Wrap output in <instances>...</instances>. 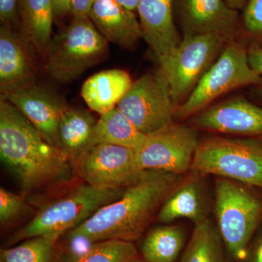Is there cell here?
Returning a JSON list of instances; mask_svg holds the SVG:
<instances>
[{
    "label": "cell",
    "instance_id": "1",
    "mask_svg": "<svg viewBox=\"0 0 262 262\" xmlns=\"http://www.w3.org/2000/svg\"><path fill=\"white\" fill-rule=\"evenodd\" d=\"M0 157L26 191L67 182L73 163L58 146L48 143L9 101H0Z\"/></svg>",
    "mask_w": 262,
    "mask_h": 262
},
{
    "label": "cell",
    "instance_id": "2",
    "mask_svg": "<svg viewBox=\"0 0 262 262\" xmlns=\"http://www.w3.org/2000/svg\"><path fill=\"white\" fill-rule=\"evenodd\" d=\"M182 182V176L146 170L119 199L70 231L69 237L90 244L108 239L133 242L141 237L155 213Z\"/></svg>",
    "mask_w": 262,
    "mask_h": 262
},
{
    "label": "cell",
    "instance_id": "3",
    "mask_svg": "<svg viewBox=\"0 0 262 262\" xmlns=\"http://www.w3.org/2000/svg\"><path fill=\"white\" fill-rule=\"evenodd\" d=\"M217 226L229 257L244 261L262 219V200L242 184L220 178L215 182Z\"/></svg>",
    "mask_w": 262,
    "mask_h": 262
},
{
    "label": "cell",
    "instance_id": "4",
    "mask_svg": "<svg viewBox=\"0 0 262 262\" xmlns=\"http://www.w3.org/2000/svg\"><path fill=\"white\" fill-rule=\"evenodd\" d=\"M191 169L262 189V139L211 138L200 141Z\"/></svg>",
    "mask_w": 262,
    "mask_h": 262
},
{
    "label": "cell",
    "instance_id": "5",
    "mask_svg": "<svg viewBox=\"0 0 262 262\" xmlns=\"http://www.w3.org/2000/svg\"><path fill=\"white\" fill-rule=\"evenodd\" d=\"M108 42L89 16L73 17L51 38L46 52V70L61 83L75 80L107 53Z\"/></svg>",
    "mask_w": 262,
    "mask_h": 262
},
{
    "label": "cell",
    "instance_id": "6",
    "mask_svg": "<svg viewBox=\"0 0 262 262\" xmlns=\"http://www.w3.org/2000/svg\"><path fill=\"white\" fill-rule=\"evenodd\" d=\"M125 189H97L82 184L43 206L27 225L10 238L13 245L51 234H63L78 227L103 206L117 201Z\"/></svg>",
    "mask_w": 262,
    "mask_h": 262
},
{
    "label": "cell",
    "instance_id": "7",
    "mask_svg": "<svg viewBox=\"0 0 262 262\" xmlns=\"http://www.w3.org/2000/svg\"><path fill=\"white\" fill-rule=\"evenodd\" d=\"M261 84L262 76L253 71L248 63V50L234 41L227 42L191 94L177 106L176 116L187 118L232 90Z\"/></svg>",
    "mask_w": 262,
    "mask_h": 262
},
{
    "label": "cell",
    "instance_id": "8",
    "mask_svg": "<svg viewBox=\"0 0 262 262\" xmlns=\"http://www.w3.org/2000/svg\"><path fill=\"white\" fill-rule=\"evenodd\" d=\"M227 43L214 34L184 35L171 53L158 60L177 106L191 94Z\"/></svg>",
    "mask_w": 262,
    "mask_h": 262
},
{
    "label": "cell",
    "instance_id": "9",
    "mask_svg": "<svg viewBox=\"0 0 262 262\" xmlns=\"http://www.w3.org/2000/svg\"><path fill=\"white\" fill-rule=\"evenodd\" d=\"M116 107L146 135L173 123L177 106L166 79L159 70L133 82Z\"/></svg>",
    "mask_w": 262,
    "mask_h": 262
},
{
    "label": "cell",
    "instance_id": "10",
    "mask_svg": "<svg viewBox=\"0 0 262 262\" xmlns=\"http://www.w3.org/2000/svg\"><path fill=\"white\" fill-rule=\"evenodd\" d=\"M75 165L86 184L101 189H127L146 172L138 163L135 150L104 143L92 146Z\"/></svg>",
    "mask_w": 262,
    "mask_h": 262
},
{
    "label": "cell",
    "instance_id": "11",
    "mask_svg": "<svg viewBox=\"0 0 262 262\" xmlns=\"http://www.w3.org/2000/svg\"><path fill=\"white\" fill-rule=\"evenodd\" d=\"M199 143L194 129L173 122L148 135L136 151V159L142 170L182 176L191 169Z\"/></svg>",
    "mask_w": 262,
    "mask_h": 262
},
{
    "label": "cell",
    "instance_id": "12",
    "mask_svg": "<svg viewBox=\"0 0 262 262\" xmlns=\"http://www.w3.org/2000/svg\"><path fill=\"white\" fill-rule=\"evenodd\" d=\"M15 106L48 143L59 147L58 126L69 108L63 99L48 88L36 82L1 96Z\"/></svg>",
    "mask_w": 262,
    "mask_h": 262
},
{
    "label": "cell",
    "instance_id": "13",
    "mask_svg": "<svg viewBox=\"0 0 262 262\" xmlns=\"http://www.w3.org/2000/svg\"><path fill=\"white\" fill-rule=\"evenodd\" d=\"M184 35L214 34L227 42L234 41L239 27L238 11L225 0H174Z\"/></svg>",
    "mask_w": 262,
    "mask_h": 262
},
{
    "label": "cell",
    "instance_id": "14",
    "mask_svg": "<svg viewBox=\"0 0 262 262\" xmlns=\"http://www.w3.org/2000/svg\"><path fill=\"white\" fill-rule=\"evenodd\" d=\"M196 127L262 139V107L243 97L226 100L192 119Z\"/></svg>",
    "mask_w": 262,
    "mask_h": 262
},
{
    "label": "cell",
    "instance_id": "15",
    "mask_svg": "<svg viewBox=\"0 0 262 262\" xmlns=\"http://www.w3.org/2000/svg\"><path fill=\"white\" fill-rule=\"evenodd\" d=\"M29 45L11 28L0 29V91L1 96L36 82V70Z\"/></svg>",
    "mask_w": 262,
    "mask_h": 262
},
{
    "label": "cell",
    "instance_id": "16",
    "mask_svg": "<svg viewBox=\"0 0 262 262\" xmlns=\"http://www.w3.org/2000/svg\"><path fill=\"white\" fill-rule=\"evenodd\" d=\"M174 0H139L137 7L143 38L157 59L167 56L181 42L174 23Z\"/></svg>",
    "mask_w": 262,
    "mask_h": 262
},
{
    "label": "cell",
    "instance_id": "17",
    "mask_svg": "<svg viewBox=\"0 0 262 262\" xmlns=\"http://www.w3.org/2000/svg\"><path fill=\"white\" fill-rule=\"evenodd\" d=\"M89 17L107 42L131 49L143 38L134 11L115 0H96Z\"/></svg>",
    "mask_w": 262,
    "mask_h": 262
},
{
    "label": "cell",
    "instance_id": "18",
    "mask_svg": "<svg viewBox=\"0 0 262 262\" xmlns=\"http://www.w3.org/2000/svg\"><path fill=\"white\" fill-rule=\"evenodd\" d=\"M132 84L125 71H103L84 82L81 94L90 108L102 115L116 107Z\"/></svg>",
    "mask_w": 262,
    "mask_h": 262
},
{
    "label": "cell",
    "instance_id": "19",
    "mask_svg": "<svg viewBox=\"0 0 262 262\" xmlns=\"http://www.w3.org/2000/svg\"><path fill=\"white\" fill-rule=\"evenodd\" d=\"M96 123L91 113L80 108L69 107L62 115L58 133L59 147L74 165L95 145Z\"/></svg>",
    "mask_w": 262,
    "mask_h": 262
},
{
    "label": "cell",
    "instance_id": "20",
    "mask_svg": "<svg viewBox=\"0 0 262 262\" xmlns=\"http://www.w3.org/2000/svg\"><path fill=\"white\" fill-rule=\"evenodd\" d=\"M21 35L29 46L46 54L51 40L53 0H19Z\"/></svg>",
    "mask_w": 262,
    "mask_h": 262
},
{
    "label": "cell",
    "instance_id": "21",
    "mask_svg": "<svg viewBox=\"0 0 262 262\" xmlns=\"http://www.w3.org/2000/svg\"><path fill=\"white\" fill-rule=\"evenodd\" d=\"M182 218L189 219L194 224L207 219L204 199L196 180L182 181L158 212V220L161 223Z\"/></svg>",
    "mask_w": 262,
    "mask_h": 262
},
{
    "label": "cell",
    "instance_id": "22",
    "mask_svg": "<svg viewBox=\"0 0 262 262\" xmlns=\"http://www.w3.org/2000/svg\"><path fill=\"white\" fill-rule=\"evenodd\" d=\"M117 107L101 115L94 127L95 145L99 143L124 146L137 151L147 139Z\"/></svg>",
    "mask_w": 262,
    "mask_h": 262
},
{
    "label": "cell",
    "instance_id": "23",
    "mask_svg": "<svg viewBox=\"0 0 262 262\" xmlns=\"http://www.w3.org/2000/svg\"><path fill=\"white\" fill-rule=\"evenodd\" d=\"M227 254L218 228L207 218L195 224L179 262H227Z\"/></svg>",
    "mask_w": 262,
    "mask_h": 262
},
{
    "label": "cell",
    "instance_id": "24",
    "mask_svg": "<svg viewBox=\"0 0 262 262\" xmlns=\"http://www.w3.org/2000/svg\"><path fill=\"white\" fill-rule=\"evenodd\" d=\"M186 234L178 226H162L151 229L141 245L145 262H175L184 248Z\"/></svg>",
    "mask_w": 262,
    "mask_h": 262
},
{
    "label": "cell",
    "instance_id": "25",
    "mask_svg": "<svg viewBox=\"0 0 262 262\" xmlns=\"http://www.w3.org/2000/svg\"><path fill=\"white\" fill-rule=\"evenodd\" d=\"M61 234H46L22 241L14 247L2 249L0 262H63L58 247Z\"/></svg>",
    "mask_w": 262,
    "mask_h": 262
},
{
    "label": "cell",
    "instance_id": "26",
    "mask_svg": "<svg viewBox=\"0 0 262 262\" xmlns=\"http://www.w3.org/2000/svg\"><path fill=\"white\" fill-rule=\"evenodd\" d=\"M138 255L133 242L108 239L91 244L82 252L71 253L63 262H134Z\"/></svg>",
    "mask_w": 262,
    "mask_h": 262
},
{
    "label": "cell",
    "instance_id": "27",
    "mask_svg": "<svg viewBox=\"0 0 262 262\" xmlns=\"http://www.w3.org/2000/svg\"><path fill=\"white\" fill-rule=\"evenodd\" d=\"M29 211V206L21 196L0 188V223L2 227L9 225Z\"/></svg>",
    "mask_w": 262,
    "mask_h": 262
},
{
    "label": "cell",
    "instance_id": "28",
    "mask_svg": "<svg viewBox=\"0 0 262 262\" xmlns=\"http://www.w3.org/2000/svg\"><path fill=\"white\" fill-rule=\"evenodd\" d=\"M244 28L255 39L262 40V0H248L244 8Z\"/></svg>",
    "mask_w": 262,
    "mask_h": 262
},
{
    "label": "cell",
    "instance_id": "29",
    "mask_svg": "<svg viewBox=\"0 0 262 262\" xmlns=\"http://www.w3.org/2000/svg\"><path fill=\"white\" fill-rule=\"evenodd\" d=\"M19 0H0V20L5 25L11 26L18 18Z\"/></svg>",
    "mask_w": 262,
    "mask_h": 262
},
{
    "label": "cell",
    "instance_id": "30",
    "mask_svg": "<svg viewBox=\"0 0 262 262\" xmlns=\"http://www.w3.org/2000/svg\"><path fill=\"white\" fill-rule=\"evenodd\" d=\"M244 262H262V229L248 246Z\"/></svg>",
    "mask_w": 262,
    "mask_h": 262
},
{
    "label": "cell",
    "instance_id": "31",
    "mask_svg": "<svg viewBox=\"0 0 262 262\" xmlns=\"http://www.w3.org/2000/svg\"><path fill=\"white\" fill-rule=\"evenodd\" d=\"M248 59L251 69L262 76V46L252 43L248 49Z\"/></svg>",
    "mask_w": 262,
    "mask_h": 262
},
{
    "label": "cell",
    "instance_id": "32",
    "mask_svg": "<svg viewBox=\"0 0 262 262\" xmlns=\"http://www.w3.org/2000/svg\"><path fill=\"white\" fill-rule=\"evenodd\" d=\"M96 0H72L73 17L89 16L91 8Z\"/></svg>",
    "mask_w": 262,
    "mask_h": 262
},
{
    "label": "cell",
    "instance_id": "33",
    "mask_svg": "<svg viewBox=\"0 0 262 262\" xmlns=\"http://www.w3.org/2000/svg\"><path fill=\"white\" fill-rule=\"evenodd\" d=\"M54 17H63L72 13V0H53Z\"/></svg>",
    "mask_w": 262,
    "mask_h": 262
},
{
    "label": "cell",
    "instance_id": "34",
    "mask_svg": "<svg viewBox=\"0 0 262 262\" xmlns=\"http://www.w3.org/2000/svg\"><path fill=\"white\" fill-rule=\"evenodd\" d=\"M225 1L229 8L238 11L245 8L248 0H225Z\"/></svg>",
    "mask_w": 262,
    "mask_h": 262
},
{
    "label": "cell",
    "instance_id": "35",
    "mask_svg": "<svg viewBox=\"0 0 262 262\" xmlns=\"http://www.w3.org/2000/svg\"><path fill=\"white\" fill-rule=\"evenodd\" d=\"M115 1L132 11L137 9L139 3V0H115Z\"/></svg>",
    "mask_w": 262,
    "mask_h": 262
},
{
    "label": "cell",
    "instance_id": "36",
    "mask_svg": "<svg viewBox=\"0 0 262 262\" xmlns=\"http://www.w3.org/2000/svg\"><path fill=\"white\" fill-rule=\"evenodd\" d=\"M256 87H258L257 94L258 97H259L260 99L262 101V84H261V85L256 86Z\"/></svg>",
    "mask_w": 262,
    "mask_h": 262
},
{
    "label": "cell",
    "instance_id": "37",
    "mask_svg": "<svg viewBox=\"0 0 262 262\" xmlns=\"http://www.w3.org/2000/svg\"><path fill=\"white\" fill-rule=\"evenodd\" d=\"M134 262H141V261H139V260H136V261H135Z\"/></svg>",
    "mask_w": 262,
    "mask_h": 262
}]
</instances>
